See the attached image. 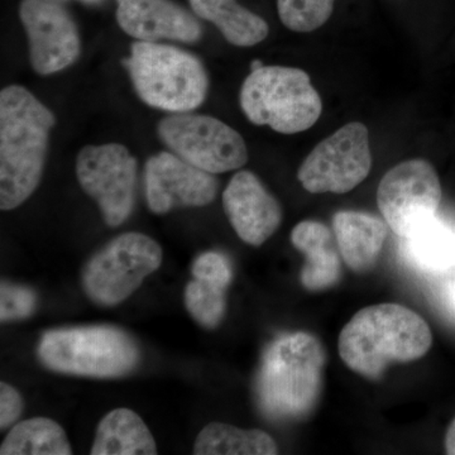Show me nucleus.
I'll return each instance as SVG.
<instances>
[{"label": "nucleus", "instance_id": "obj_27", "mask_svg": "<svg viewBox=\"0 0 455 455\" xmlns=\"http://www.w3.org/2000/svg\"><path fill=\"white\" fill-rule=\"evenodd\" d=\"M23 407L25 403L20 392L8 383H0V429H7L16 423L22 415Z\"/></svg>", "mask_w": 455, "mask_h": 455}, {"label": "nucleus", "instance_id": "obj_3", "mask_svg": "<svg viewBox=\"0 0 455 455\" xmlns=\"http://www.w3.org/2000/svg\"><path fill=\"white\" fill-rule=\"evenodd\" d=\"M326 355L322 341L307 331L281 335L260 358L256 398L272 420H301L319 405Z\"/></svg>", "mask_w": 455, "mask_h": 455}, {"label": "nucleus", "instance_id": "obj_7", "mask_svg": "<svg viewBox=\"0 0 455 455\" xmlns=\"http://www.w3.org/2000/svg\"><path fill=\"white\" fill-rule=\"evenodd\" d=\"M161 245L151 236L128 232L116 236L86 263L84 291L100 307H116L136 292L163 263Z\"/></svg>", "mask_w": 455, "mask_h": 455}, {"label": "nucleus", "instance_id": "obj_24", "mask_svg": "<svg viewBox=\"0 0 455 455\" xmlns=\"http://www.w3.org/2000/svg\"><path fill=\"white\" fill-rule=\"evenodd\" d=\"M334 3L335 0H277L278 17L293 32H314L328 22Z\"/></svg>", "mask_w": 455, "mask_h": 455}, {"label": "nucleus", "instance_id": "obj_17", "mask_svg": "<svg viewBox=\"0 0 455 455\" xmlns=\"http://www.w3.org/2000/svg\"><path fill=\"white\" fill-rule=\"evenodd\" d=\"M333 233L346 265L355 274H366L379 262L388 226L367 212L341 211L333 217Z\"/></svg>", "mask_w": 455, "mask_h": 455}, {"label": "nucleus", "instance_id": "obj_28", "mask_svg": "<svg viewBox=\"0 0 455 455\" xmlns=\"http://www.w3.org/2000/svg\"><path fill=\"white\" fill-rule=\"evenodd\" d=\"M445 451L449 455H455V419L449 425L447 434H445Z\"/></svg>", "mask_w": 455, "mask_h": 455}, {"label": "nucleus", "instance_id": "obj_20", "mask_svg": "<svg viewBox=\"0 0 455 455\" xmlns=\"http://www.w3.org/2000/svg\"><path fill=\"white\" fill-rule=\"evenodd\" d=\"M403 241V256L421 271L443 272L455 266V232L436 215Z\"/></svg>", "mask_w": 455, "mask_h": 455}, {"label": "nucleus", "instance_id": "obj_26", "mask_svg": "<svg viewBox=\"0 0 455 455\" xmlns=\"http://www.w3.org/2000/svg\"><path fill=\"white\" fill-rule=\"evenodd\" d=\"M191 274L194 278L212 281L229 286L233 278V268L230 260L220 252H206L197 257L194 262Z\"/></svg>", "mask_w": 455, "mask_h": 455}, {"label": "nucleus", "instance_id": "obj_1", "mask_svg": "<svg viewBox=\"0 0 455 455\" xmlns=\"http://www.w3.org/2000/svg\"><path fill=\"white\" fill-rule=\"evenodd\" d=\"M56 118L28 89L0 92V209L22 205L40 185Z\"/></svg>", "mask_w": 455, "mask_h": 455}, {"label": "nucleus", "instance_id": "obj_13", "mask_svg": "<svg viewBox=\"0 0 455 455\" xmlns=\"http://www.w3.org/2000/svg\"><path fill=\"white\" fill-rule=\"evenodd\" d=\"M143 180L147 205L158 215L173 209L209 205L220 188L215 175L197 169L171 151L148 158Z\"/></svg>", "mask_w": 455, "mask_h": 455}, {"label": "nucleus", "instance_id": "obj_8", "mask_svg": "<svg viewBox=\"0 0 455 455\" xmlns=\"http://www.w3.org/2000/svg\"><path fill=\"white\" fill-rule=\"evenodd\" d=\"M157 134L172 154L212 175L241 169L248 161L241 133L214 116L172 113L158 122Z\"/></svg>", "mask_w": 455, "mask_h": 455}, {"label": "nucleus", "instance_id": "obj_12", "mask_svg": "<svg viewBox=\"0 0 455 455\" xmlns=\"http://www.w3.org/2000/svg\"><path fill=\"white\" fill-rule=\"evenodd\" d=\"M20 18L36 73L57 74L77 61L82 53L79 31L71 14L59 2L22 0Z\"/></svg>", "mask_w": 455, "mask_h": 455}, {"label": "nucleus", "instance_id": "obj_16", "mask_svg": "<svg viewBox=\"0 0 455 455\" xmlns=\"http://www.w3.org/2000/svg\"><path fill=\"white\" fill-rule=\"evenodd\" d=\"M291 243L304 253L300 281L307 291H324L339 283V247L334 233L325 224L316 220L301 221L292 229Z\"/></svg>", "mask_w": 455, "mask_h": 455}, {"label": "nucleus", "instance_id": "obj_15", "mask_svg": "<svg viewBox=\"0 0 455 455\" xmlns=\"http://www.w3.org/2000/svg\"><path fill=\"white\" fill-rule=\"evenodd\" d=\"M116 20L137 41L196 44L203 29L196 17L170 0H116Z\"/></svg>", "mask_w": 455, "mask_h": 455}, {"label": "nucleus", "instance_id": "obj_5", "mask_svg": "<svg viewBox=\"0 0 455 455\" xmlns=\"http://www.w3.org/2000/svg\"><path fill=\"white\" fill-rule=\"evenodd\" d=\"M37 355L57 373L118 379L139 366V344L127 331L110 325L75 326L44 334Z\"/></svg>", "mask_w": 455, "mask_h": 455}, {"label": "nucleus", "instance_id": "obj_6", "mask_svg": "<svg viewBox=\"0 0 455 455\" xmlns=\"http://www.w3.org/2000/svg\"><path fill=\"white\" fill-rule=\"evenodd\" d=\"M239 103L248 121L281 134L310 130L323 101L307 73L289 66H263L245 77Z\"/></svg>", "mask_w": 455, "mask_h": 455}, {"label": "nucleus", "instance_id": "obj_21", "mask_svg": "<svg viewBox=\"0 0 455 455\" xmlns=\"http://www.w3.org/2000/svg\"><path fill=\"white\" fill-rule=\"evenodd\" d=\"M276 442L265 431L239 429L233 425H206L194 444L196 455H275Z\"/></svg>", "mask_w": 455, "mask_h": 455}, {"label": "nucleus", "instance_id": "obj_9", "mask_svg": "<svg viewBox=\"0 0 455 455\" xmlns=\"http://www.w3.org/2000/svg\"><path fill=\"white\" fill-rule=\"evenodd\" d=\"M372 169L370 132L363 123L343 125L323 140L299 169L302 188L311 194H347Z\"/></svg>", "mask_w": 455, "mask_h": 455}, {"label": "nucleus", "instance_id": "obj_22", "mask_svg": "<svg viewBox=\"0 0 455 455\" xmlns=\"http://www.w3.org/2000/svg\"><path fill=\"white\" fill-rule=\"evenodd\" d=\"M2 455L73 454L65 430L47 418H33L14 425L0 447Z\"/></svg>", "mask_w": 455, "mask_h": 455}, {"label": "nucleus", "instance_id": "obj_4", "mask_svg": "<svg viewBox=\"0 0 455 455\" xmlns=\"http://www.w3.org/2000/svg\"><path fill=\"white\" fill-rule=\"evenodd\" d=\"M143 103L169 113L197 109L209 92L205 66L188 51L157 42L137 41L123 61Z\"/></svg>", "mask_w": 455, "mask_h": 455}, {"label": "nucleus", "instance_id": "obj_19", "mask_svg": "<svg viewBox=\"0 0 455 455\" xmlns=\"http://www.w3.org/2000/svg\"><path fill=\"white\" fill-rule=\"evenodd\" d=\"M194 13L220 29L236 47H252L267 38V22L235 0H190Z\"/></svg>", "mask_w": 455, "mask_h": 455}, {"label": "nucleus", "instance_id": "obj_30", "mask_svg": "<svg viewBox=\"0 0 455 455\" xmlns=\"http://www.w3.org/2000/svg\"><path fill=\"white\" fill-rule=\"evenodd\" d=\"M263 62L260 60H253L252 65H251V71L259 70V68H263Z\"/></svg>", "mask_w": 455, "mask_h": 455}, {"label": "nucleus", "instance_id": "obj_10", "mask_svg": "<svg viewBox=\"0 0 455 455\" xmlns=\"http://www.w3.org/2000/svg\"><path fill=\"white\" fill-rule=\"evenodd\" d=\"M76 178L98 204L104 221L119 227L131 217L136 200L137 161L121 143L86 146L76 158Z\"/></svg>", "mask_w": 455, "mask_h": 455}, {"label": "nucleus", "instance_id": "obj_2", "mask_svg": "<svg viewBox=\"0 0 455 455\" xmlns=\"http://www.w3.org/2000/svg\"><path fill=\"white\" fill-rule=\"evenodd\" d=\"M431 344L430 326L418 313L403 305L379 304L359 310L347 323L338 350L350 371L376 381L390 364L423 358Z\"/></svg>", "mask_w": 455, "mask_h": 455}, {"label": "nucleus", "instance_id": "obj_23", "mask_svg": "<svg viewBox=\"0 0 455 455\" xmlns=\"http://www.w3.org/2000/svg\"><path fill=\"white\" fill-rule=\"evenodd\" d=\"M226 284L194 278L185 289V307L197 324L215 329L224 319L227 311Z\"/></svg>", "mask_w": 455, "mask_h": 455}, {"label": "nucleus", "instance_id": "obj_31", "mask_svg": "<svg viewBox=\"0 0 455 455\" xmlns=\"http://www.w3.org/2000/svg\"><path fill=\"white\" fill-rule=\"evenodd\" d=\"M453 301H454V304H455V290H454V292H453Z\"/></svg>", "mask_w": 455, "mask_h": 455}, {"label": "nucleus", "instance_id": "obj_18", "mask_svg": "<svg viewBox=\"0 0 455 455\" xmlns=\"http://www.w3.org/2000/svg\"><path fill=\"white\" fill-rule=\"evenodd\" d=\"M92 455H155L154 435L136 412L116 409L98 425Z\"/></svg>", "mask_w": 455, "mask_h": 455}, {"label": "nucleus", "instance_id": "obj_11", "mask_svg": "<svg viewBox=\"0 0 455 455\" xmlns=\"http://www.w3.org/2000/svg\"><path fill=\"white\" fill-rule=\"evenodd\" d=\"M442 196L435 167L423 158H414L396 164L383 176L377 204L392 232L406 238L435 217Z\"/></svg>", "mask_w": 455, "mask_h": 455}, {"label": "nucleus", "instance_id": "obj_29", "mask_svg": "<svg viewBox=\"0 0 455 455\" xmlns=\"http://www.w3.org/2000/svg\"><path fill=\"white\" fill-rule=\"evenodd\" d=\"M53 2H66V0H53ZM79 2H82L83 4L86 5H99L101 4V3L106 2V0H79Z\"/></svg>", "mask_w": 455, "mask_h": 455}, {"label": "nucleus", "instance_id": "obj_25", "mask_svg": "<svg viewBox=\"0 0 455 455\" xmlns=\"http://www.w3.org/2000/svg\"><path fill=\"white\" fill-rule=\"evenodd\" d=\"M37 307V295L32 289L2 281L0 284V320L2 323L26 319Z\"/></svg>", "mask_w": 455, "mask_h": 455}, {"label": "nucleus", "instance_id": "obj_14", "mask_svg": "<svg viewBox=\"0 0 455 455\" xmlns=\"http://www.w3.org/2000/svg\"><path fill=\"white\" fill-rule=\"evenodd\" d=\"M223 206L236 235L253 247L271 238L283 221L280 203L251 171H239L230 179Z\"/></svg>", "mask_w": 455, "mask_h": 455}]
</instances>
